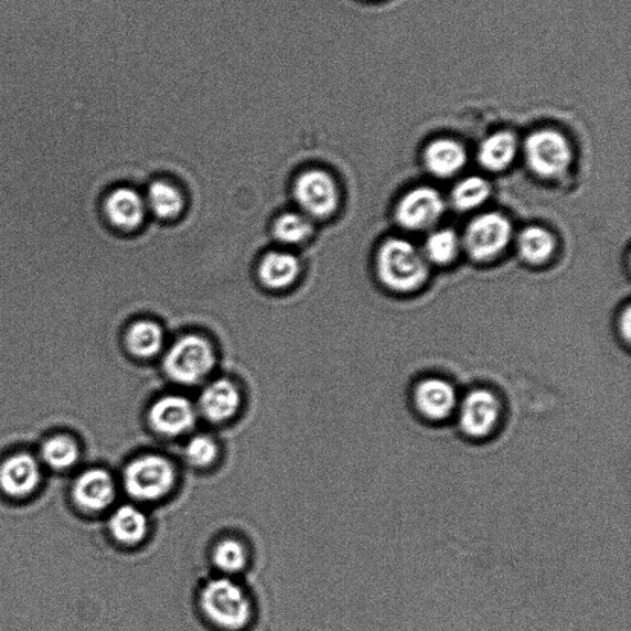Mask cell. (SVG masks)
Returning <instances> with one entry per match:
<instances>
[{
	"mask_svg": "<svg viewBox=\"0 0 631 631\" xmlns=\"http://www.w3.org/2000/svg\"><path fill=\"white\" fill-rule=\"evenodd\" d=\"M460 242L456 233L450 229H440L430 235L426 244V259L436 265H448L459 252Z\"/></svg>",
	"mask_w": 631,
	"mask_h": 631,
	"instance_id": "4316f807",
	"label": "cell"
},
{
	"mask_svg": "<svg viewBox=\"0 0 631 631\" xmlns=\"http://www.w3.org/2000/svg\"><path fill=\"white\" fill-rule=\"evenodd\" d=\"M299 272L298 258L287 252H270L261 259L258 268L263 286L271 290L289 288L297 280Z\"/></svg>",
	"mask_w": 631,
	"mask_h": 631,
	"instance_id": "2e32d148",
	"label": "cell"
},
{
	"mask_svg": "<svg viewBox=\"0 0 631 631\" xmlns=\"http://www.w3.org/2000/svg\"><path fill=\"white\" fill-rule=\"evenodd\" d=\"M425 162L430 173L448 178L466 165L467 153L462 146L453 140H437L427 147Z\"/></svg>",
	"mask_w": 631,
	"mask_h": 631,
	"instance_id": "ac0fdd59",
	"label": "cell"
},
{
	"mask_svg": "<svg viewBox=\"0 0 631 631\" xmlns=\"http://www.w3.org/2000/svg\"><path fill=\"white\" fill-rule=\"evenodd\" d=\"M213 563L224 576H235L246 569L248 563L246 546L234 538L220 541L213 550Z\"/></svg>",
	"mask_w": 631,
	"mask_h": 631,
	"instance_id": "603a6c76",
	"label": "cell"
},
{
	"mask_svg": "<svg viewBox=\"0 0 631 631\" xmlns=\"http://www.w3.org/2000/svg\"><path fill=\"white\" fill-rule=\"evenodd\" d=\"M109 528L120 544L133 546L142 543L149 534V518L132 504H124L111 515Z\"/></svg>",
	"mask_w": 631,
	"mask_h": 631,
	"instance_id": "e0dca14e",
	"label": "cell"
},
{
	"mask_svg": "<svg viewBox=\"0 0 631 631\" xmlns=\"http://www.w3.org/2000/svg\"><path fill=\"white\" fill-rule=\"evenodd\" d=\"M459 397L453 385L440 377H428L419 382L414 392L417 415L429 424H443L453 418Z\"/></svg>",
	"mask_w": 631,
	"mask_h": 631,
	"instance_id": "9c48e42d",
	"label": "cell"
},
{
	"mask_svg": "<svg viewBox=\"0 0 631 631\" xmlns=\"http://www.w3.org/2000/svg\"><path fill=\"white\" fill-rule=\"evenodd\" d=\"M555 248V239L549 231L542 227H527L518 237L521 257L531 265L548 260Z\"/></svg>",
	"mask_w": 631,
	"mask_h": 631,
	"instance_id": "44dd1931",
	"label": "cell"
},
{
	"mask_svg": "<svg viewBox=\"0 0 631 631\" xmlns=\"http://www.w3.org/2000/svg\"><path fill=\"white\" fill-rule=\"evenodd\" d=\"M199 602L207 622L223 631L245 630L254 617L248 595L227 576L208 581L200 593Z\"/></svg>",
	"mask_w": 631,
	"mask_h": 631,
	"instance_id": "6da1fadb",
	"label": "cell"
},
{
	"mask_svg": "<svg viewBox=\"0 0 631 631\" xmlns=\"http://www.w3.org/2000/svg\"><path fill=\"white\" fill-rule=\"evenodd\" d=\"M41 471L38 461L25 453L7 459L0 466V489L9 496L26 498L40 483Z\"/></svg>",
	"mask_w": 631,
	"mask_h": 631,
	"instance_id": "9a60e30c",
	"label": "cell"
},
{
	"mask_svg": "<svg viewBox=\"0 0 631 631\" xmlns=\"http://www.w3.org/2000/svg\"><path fill=\"white\" fill-rule=\"evenodd\" d=\"M100 214L105 224L111 228L129 233L142 225L146 203L133 189L119 186L104 195L100 202Z\"/></svg>",
	"mask_w": 631,
	"mask_h": 631,
	"instance_id": "8fae6325",
	"label": "cell"
},
{
	"mask_svg": "<svg viewBox=\"0 0 631 631\" xmlns=\"http://www.w3.org/2000/svg\"><path fill=\"white\" fill-rule=\"evenodd\" d=\"M216 363L212 344L197 335L177 341L164 357V371L171 381L186 386L202 383Z\"/></svg>",
	"mask_w": 631,
	"mask_h": 631,
	"instance_id": "277c9868",
	"label": "cell"
},
{
	"mask_svg": "<svg viewBox=\"0 0 631 631\" xmlns=\"http://www.w3.org/2000/svg\"><path fill=\"white\" fill-rule=\"evenodd\" d=\"M240 402L236 385L226 378H220L208 384L200 394L196 409L208 423L225 424L237 415Z\"/></svg>",
	"mask_w": 631,
	"mask_h": 631,
	"instance_id": "4fadbf2b",
	"label": "cell"
},
{
	"mask_svg": "<svg viewBox=\"0 0 631 631\" xmlns=\"http://www.w3.org/2000/svg\"><path fill=\"white\" fill-rule=\"evenodd\" d=\"M302 212L313 218L330 217L339 205V191L330 174L322 171L302 173L293 186Z\"/></svg>",
	"mask_w": 631,
	"mask_h": 631,
	"instance_id": "ba28073f",
	"label": "cell"
},
{
	"mask_svg": "<svg viewBox=\"0 0 631 631\" xmlns=\"http://www.w3.org/2000/svg\"><path fill=\"white\" fill-rule=\"evenodd\" d=\"M146 206L160 218L172 220L182 213L184 199L178 189L165 182H154L147 193Z\"/></svg>",
	"mask_w": 631,
	"mask_h": 631,
	"instance_id": "7402d4cb",
	"label": "cell"
},
{
	"mask_svg": "<svg viewBox=\"0 0 631 631\" xmlns=\"http://www.w3.org/2000/svg\"><path fill=\"white\" fill-rule=\"evenodd\" d=\"M517 152V140L511 132H498L481 143L479 161L482 167L492 172L507 168Z\"/></svg>",
	"mask_w": 631,
	"mask_h": 631,
	"instance_id": "ffe728a7",
	"label": "cell"
},
{
	"mask_svg": "<svg viewBox=\"0 0 631 631\" xmlns=\"http://www.w3.org/2000/svg\"><path fill=\"white\" fill-rule=\"evenodd\" d=\"M163 343L164 335L160 325L150 321L135 322L125 335L126 350L141 360L160 353Z\"/></svg>",
	"mask_w": 631,
	"mask_h": 631,
	"instance_id": "d6986e66",
	"label": "cell"
},
{
	"mask_svg": "<svg viewBox=\"0 0 631 631\" xmlns=\"http://www.w3.org/2000/svg\"><path fill=\"white\" fill-rule=\"evenodd\" d=\"M178 473L173 462L160 454H146L131 460L124 471V486L141 502L165 499L175 486Z\"/></svg>",
	"mask_w": 631,
	"mask_h": 631,
	"instance_id": "3957f363",
	"label": "cell"
},
{
	"mask_svg": "<svg viewBox=\"0 0 631 631\" xmlns=\"http://www.w3.org/2000/svg\"><path fill=\"white\" fill-rule=\"evenodd\" d=\"M377 272L387 288L414 291L427 280V259L411 242L392 238L378 250Z\"/></svg>",
	"mask_w": 631,
	"mask_h": 631,
	"instance_id": "7a4b0ae2",
	"label": "cell"
},
{
	"mask_svg": "<svg viewBox=\"0 0 631 631\" xmlns=\"http://www.w3.org/2000/svg\"><path fill=\"white\" fill-rule=\"evenodd\" d=\"M454 418L467 438L486 440L496 435L502 425V402L488 388H475L459 399Z\"/></svg>",
	"mask_w": 631,
	"mask_h": 631,
	"instance_id": "5b68a950",
	"label": "cell"
},
{
	"mask_svg": "<svg viewBox=\"0 0 631 631\" xmlns=\"http://www.w3.org/2000/svg\"><path fill=\"white\" fill-rule=\"evenodd\" d=\"M42 459L52 469L65 470L76 464L79 448L75 440L66 436H57L45 441L41 449Z\"/></svg>",
	"mask_w": 631,
	"mask_h": 631,
	"instance_id": "cb8c5ba5",
	"label": "cell"
},
{
	"mask_svg": "<svg viewBox=\"0 0 631 631\" xmlns=\"http://www.w3.org/2000/svg\"><path fill=\"white\" fill-rule=\"evenodd\" d=\"M512 236L510 221L496 213L483 214L468 226L464 245L475 260H489L507 247Z\"/></svg>",
	"mask_w": 631,
	"mask_h": 631,
	"instance_id": "52a82bcc",
	"label": "cell"
},
{
	"mask_svg": "<svg viewBox=\"0 0 631 631\" xmlns=\"http://www.w3.org/2000/svg\"><path fill=\"white\" fill-rule=\"evenodd\" d=\"M491 192L489 183L481 177H468L454 188L451 200L460 212L479 207L486 202Z\"/></svg>",
	"mask_w": 631,
	"mask_h": 631,
	"instance_id": "d4e9b609",
	"label": "cell"
},
{
	"mask_svg": "<svg viewBox=\"0 0 631 631\" xmlns=\"http://www.w3.org/2000/svg\"><path fill=\"white\" fill-rule=\"evenodd\" d=\"M445 214L443 197L434 188H417L406 194L396 208L397 223L409 231H420L437 223Z\"/></svg>",
	"mask_w": 631,
	"mask_h": 631,
	"instance_id": "7c38bea8",
	"label": "cell"
},
{
	"mask_svg": "<svg viewBox=\"0 0 631 631\" xmlns=\"http://www.w3.org/2000/svg\"><path fill=\"white\" fill-rule=\"evenodd\" d=\"M117 485L108 471L92 469L83 472L73 488V498L83 510L101 512L111 506Z\"/></svg>",
	"mask_w": 631,
	"mask_h": 631,
	"instance_id": "5bb4252c",
	"label": "cell"
},
{
	"mask_svg": "<svg viewBox=\"0 0 631 631\" xmlns=\"http://www.w3.org/2000/svg\"><path fill=\"white\" fill-rule=\"evenodd\" d=\"M313 233L307 216L296 213L281 215L275 224V236L282 245H300Z\"/></svg>",
	"mask_w": 631,
	"mask_h": 631,
	"instance_id": "484cf974",
	"label": "cell"
},
{
	"mask_svg": "<svg viewBox=\"0 0 631 631\" xmlns=\"http://www.w3.org/2000/svg\"><path fill=\"white\" fill-rule=\"evenodd\" d=\"M525 157L535 174L556 178L569 170L573 152L570 143L560 132L541 130L525 141Z\"/></svg>",
	"mask_w": 631,
	"mask_h": 631,
	"instance_id": "8992f818",
	"label": "cell"
},
{
	"mask_svg": "<svg viewBox=\"0 0 631 631\" xmlns=\"http://www.w3.org/2000/svg\"><path fill=\"white\" fill-rule=\"evenodd\" d=\"M197 419V409L181 395H167L157 399L149 413V423L156 434L175 438L191 432Z\"/></svg>",
	"mask_w": 631,
	"mask_h": 631,
	"instance_id": "30bf717a",
	"label": "cell"
},
{
	"mask_svg": "<svg viewBox=\"0 0 631 631\" xmlns=\"http://www.w3.org/2000/svg\"><path fill=\"white\" fill-rule=\"evenodd\" d=\"M220 448L212 436L196 435L188 440L185 460L195 469H208L218 459Z\"/></svg>",
	"mask_w": 631,
	"mask_h": 631,
	"instance_id": "83f0119b",
	"label": "cell"
}]
</instances>
